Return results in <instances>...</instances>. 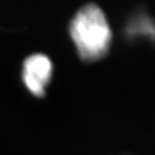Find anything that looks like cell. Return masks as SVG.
Wrapping results in <instances>:
<instances>
[{
	"mask_svg": "<svg viewBox=\"0 0 155 155\" xmlns=\"http://www.w3.org/2000/svg\"><path fill=\"white\" fill-rule=\"evenodd\" d=\"M69 31L79 55L84 61L101 59L111 43V29L106 15L94 4H88L76 13Z\"/></svg>",
	"mask_w": 155,
	"mask_h": 155,
	"instance_id": "6da1fadb",
	"label": "cell"
},
{
	"mask_svg": "<svg viewBox=\"0 0 155 155\" xmlns=\"http://www.w3.org/2000/svg\"><path fill=\"white\" fill-rule=\"evenodd\" d=\"M52 74V64L46 55H30L24 63L23 80L27 89L36 96H43Z\"/></svg>",
	"mask_w": 155,
	"mask_h": 155,
	"instance_id": "7a4b0ae2",
	"label": "cell"
},
{
	"mask_svg": "<svg viewBox=\"0 0 155 155\" xmlns=\"http://www.w3.org/2000/svg\"><path fill=\"white\" fill-rule=\"evenodd\" d=\"M126 32L130 38H147L155 43V21L145 12H137L130 18Z\"/></svg>",
	"mask_w": 155,
	"mask_h": 155,
	"instance_id": "3957f363",
	"label": "cell"
}]
</instances>
